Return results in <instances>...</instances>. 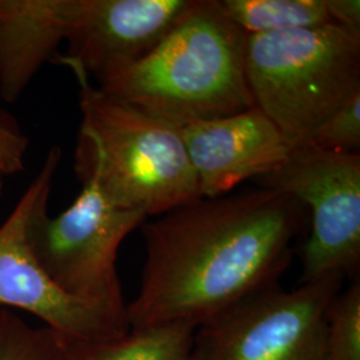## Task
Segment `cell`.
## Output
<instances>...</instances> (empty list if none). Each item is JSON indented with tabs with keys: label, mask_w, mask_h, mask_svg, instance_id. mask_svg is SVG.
<instances>
[{
	"label": "cell",
	"mask_w": 360,
	"mask_h": 360,
	"mask_svg": "<svg viewBox=\"0 0 360 360\" xmlns=\"http://www.w3.org/2000/svg\"><path fill=\"white\" fill-rule=\"evenodd\" d=\"M307 210L266 188L200 198L143 224L147 257L129 330L186 324L195 330L279 284Z\"/></svg>",
	"instance_id": "obj_1"
},
{
	"label": "cell",
	"mask_w": 360,
	"mask_h": 360,
	"mask_svg": "<svg viewBox=\"0 0 360 360\" xmlns=\"http://www.w3.org/2000/svg\"><path fill=\"white\" fill-rule=\"evenodd\" d=\"M245 43L218 0H196L153 51L96 77L98 89L178 129L238 114L254 107Z\"/></svg>",
	"instance_id": "obj_2"
},
{
	"label": "cell",
	"mask_w": 360,
	"mask_h": 360,
	"mask_svg": "<svg viewBox=\"0 0 360 360\" xmlns=\"http://www.w3.org/2000/svg\"><path fill=\"white\" fill-rule=\"evenodd\" d=\"M82 122L75 172L116 207L147 218L200 199L180 129L122 103L77 74Z\"/></svg>",
	"instance_id": "obj_3"
},
{
	"label": "cell",
	"mask_w": 360,
	"mask_h": 360,
	"mask_svg": "<svg viewBox=\"0 0 360 360\" xmlns=\"http://www.w3.org/2000/svg\"><path fill=\"white\" fill-rule=\"evenodd\" d=\"M254 105L294 147L360 92V31L336 25L247 35Z\"/></svg>",
	"instance_id": "obj_4"
},
{
	"label": "cell",
	"mask_w": 360,
	"mask_h": 360,
	"mask_svg": "<svg viewBox=\"0 0 360 360\" xmlns=\"http://www.w3.org/2000/svg\"><path fill=\"white\" fill-rule=\"evenodd\" d=\"M60 159V150L52 147L27 187L31 193L26 221L28 250L39 269L62 292L127 314L116 270L117 251L147 217L112 205L91 181L83 183L71 206L50 217L49 200Z\"/></svg>",
	"instance_id": "obj_5"
},
{
	"label": "cell",
	"mask_w": 360,
	"mask_h": 360,
	"mask_svg": "<svg viewBox=\"0 0 360 360\" xmlns=\"http://www.w3.org/2000/svg\"><path fill=\"white\" fill-rule=\"evenodd\" d=\"M343 281L330 275L247 297L195 330L193 360H327L326 312Z\"/></svg>",
	"instance_id": "obj_6"
},
{
	"label": "cell",
	"mask_w": 360,
	"mask_h": 360,
	"mask_svg": "<svg viewBox=\"0 0 360 360\" xmlns=\"http://www.w3.org/2000/svg\"><path fill=\"white\" fill-rule=\"evenodd\" d=\"M257 183L309 208L311 230L300 250V283L330 275L359 278V153L295 147L281 167Z\"/></svg>",
	"instance_id": "obj_7"
},
{
	"label": "cell",
	"mask_w": 360,
	"mask_h": 360,
	"mask_svg": "<svg viewBox=\"0 0 360 360\" xmlns=\"http://www.w3.org/2000/svg\"><path fill=\"white\" fill-rule=\"evenodd\" d=\"M196 0H77L68 51L59 63L74 74L99 77L134 63L190 13Z\"/></svg>",
	"instance_id": "obj_8"
},
{
	"label": "cell",
	"mask_w": 360,
	"mask_h": 360,
	"mask_svg": "<svg viewBox=\"0 0 360 360\" xmlns=\"http://www.w3.org/2000/svg\"><path fill=\"white\" fill-rule=\"evenodd\" d=\"M30 203L27 188L0 226V306L27 311L77 339L110 340L127 334V314L67 295L39 269L26 242Z\"/></svg>",
	"instance_id": "obj_9"
},
{
	"label": "cell",
	"mask_w": 360,
	"mask_h": 360,
	"mask_svg": "<svg viewBox=\"0 0 360 360\" xmlns=\"http://www.w3.org/2000/svg\"><path fill=\"white\" fill-rule=\"evenodd\" d=\"M200 198H218L281 167L295 148L255 105L180 129Z\"/></svg>",
	"instance_id": "obj_10"
},
{
	"label": "cell",
	"mask_w": 360,
	"mask_h": 360,
	"mask_svg": "<svg viewBox=\"0 0 360 360\" xmlns=\"http://www.w3.org/2000/svg\"><path fill=\"white\" fill-rule=\"evenodd\" d=\"M77 0H0V96L13 103L44 63L59 60Z\"/></svg>",
	"instance_id": "obj_11"
},
{
	"label": "cell",
	"mask_w": 360,
	"mask_h": 360,
	"mask_svg": "<svg viewBox=\"0 0 360 360\" xmlns=\"http://www.w3.org/2000/svg\"><path fill=\"white\" fill-rule=\"evenodd\" d=\"M195 328L163 324L129 330L110 340H84L63 335L68 360H193Z\"/></svg>",
	"instance_id": "obj_12"
},
{
	"label": "cell",
	"mask_w": 360,
	"mask_h": 360,
	"mask_svg": "<svg viewBox=\"0 0 360 360\" xmlns=\"http://www.w3.org/2000/svg\"><path fill=\"white\" fill-rule=\"evenodd\" d=\"M224 15L247 35L333 25L324 0H218Z\"/></svg>",
	"instance_id": "obj_13"
},
{
	"label": "cell",
	"mask_w": 360,
	"mask_h": 360,
	"mask_svg": "<svg viewBox=\"0 0 360 360\" xmlns=\"http://www.w3.org/2000/svg\"><path fill=\"white\" fill-rule=\"evenodd\" d=\"M0 360H68L63 335L50 327L32 328L0 307Z\"/></svg>",
	"instance_id": "obj_14"
},
{
	"label": "cell",
	"mask_w": 360,
	"mask_h": 360,
	"mask_svg": "<svg viewBox=\"0 0 360 360\" xmlns=\"http://www.w3.org/2000/svg\"><path fill=\"white\" fill-rule=\"evenodd\" d=\"M326 318V359L360 360L359 278L333 297Z\"/></svg>",
	"instance_id": "obj_15"
},
{
	"label": "cell",
	"mask_w": 360,
	"mask_h": 360,
	"mask_svg": "<svg viewBox=\"0 0 360 360\" xmlns=\"http://www.w3.org/2000/svg\"><path fill=\"white\" fill-rule=\"evenodd\" d=\"M306 146L336 153H359L360 92L323 120Z\"/></svg>",
	"instance_id": "obj_16"
},
{
	"label": "cell",
	"mask_w": 360,
	"mask_h": 360,
	"mask_svg": "<svg viewBox=\"0 0 360 360\" xmlns=\"http://www.w3.org/2000/svg\"><path fill=\"white\" fill-rule=\"evenodd\" d=\"M30 141L18 119L0 105V175L25 171Z\"/></svg>",
	"instance_id": "obj_17"
},
{
	"label": "cell",
	"mask_w": 360,
	"mask_h": 360,
	"mask_svg": "<svg viewBox=\"0 0 360 360\" xmlns=\"http://www.w3.org/2000/svg\"><path fill=\"white\" fill-rule=\"evenodd\" d=\"M333 25L360 31L359 0H324Z\"/></svg>",
	"instance_id": "obj_18"
}]
</instances>
